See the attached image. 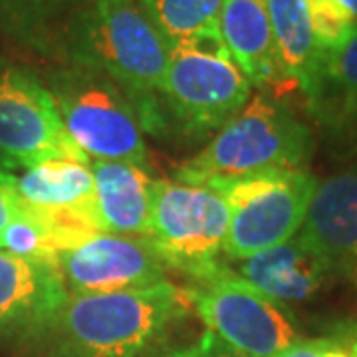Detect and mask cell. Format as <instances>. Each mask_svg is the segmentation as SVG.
I'll list each match as a JSON object with an SVG mask.
<instances>
[{"label": "cell", "mask_w": 357, "mask_h": 357, "mask_svg": "<svg viewBox=\"0 0 357 357\" xmlns=\"http://www.w3.org/2000/svg\"><path fill=\"white\" fill-rule=\"evenodd\" d=\"M344 135H347L349 137V145H351V149L357 153V117L351 121V126L345 129Z\"/></svg>", "instance_id": "obj_30"}, {"label": "cell", "mask_w": 357, "mask_h": 357, "mask_svg": "<svg viewBox=\"0 0 357 357\" xmlns=\"http://www.w3.org/2000/svg\"><path fill=\"white\" fill-rule=\"evenodd\" d=\"M157 357H199L197 354V347L192 345H185V347H175V349H169V351H163Z\"/></svg>", "instance_id": "obj_28"}, {"label": "cell", "mask_w": 357, "mask_h": 357, "mask_svg": "<svg viewBox=\"0 0 357 357\" xmlns=\"http://www.w3.org/2000/svg\"><path fill=\"white\" fill-rule=\"evenodd\" d=\"M187 312L185 292L169 280L70 296L36 349L46 357H157Z\"/></svg>", "instance_id": "obj_2"}, {"label": "cell", "mask_w": 357, "mask_h": 357, "mask_svg": "<svg viewBox=\"0 0 357 357\" xmlns=\"http://www.w3.org/2000/svg\"><path fill=\"white\" fill-rule=\"evenodd\" d=\"M0 250L18 258L58 264V246L44 222L26 206L24 201L20 204V213L2 232Z\"/></svg>", "instance_id": "obj_21"}, {"label": "cell", "mask_w": 357, "mask_h": 357, "mask_svg": "<svg viewBox=\"0 0 357 357\" xmlns=\"http://www.w3.org/2000/svg\"><path fill=\"white\" fill-rule=\"evenodd\" d=\"M318 183L306 169H292L206 185L217 189L229 204L222 255L229 260H244L296 236Z\"/></svg>", "instance_id": "obj_5"}, {"label": "cell", "mask_w": 357, "mask_h": 357, "mask_svg": "<svg viewBox=\"0 0 357 357\" xmlns=\"http://www.w3.org/2000/svg\"><path fill=\"white\" fill-rule=\"evenodd\" d=\"M314 117L344 133L357 117V30L340 50L326 52L316 88L306 98Z\"/></svg>", "instance_id": "obj_18"}, {"label": "cell", "mask_w": 357, "mask_h": 357, "mask_svg": "<svg viewBox=\"0 0 357 357\" xmlns=\"http://www.w3.org/2000/svg\"><path fill=\"white\" fill-rule=\"evenodd\" d=\"M335 337L347 347L349 356L357 357V324L356 326H349V328L340 330V333H337Z\"/></svg>", "instance_id": "obj_27"}, {"label": "cell", "mask_w": 357, "mask_h": 357, "mask_svg": "<svg viewBox=\"0 0 357 357\" xmlns=\"http://www.w3.org/2000/svg\"><path fill=\"white\" fill-rule=\"evenodd\" d=\"M229 204L206 185L155 181L149 241L169 268L203 280L222 262L229 232Z\"/></svg>", "instance_id": "obj_6"}, {"label": "cell", "mask_w": 357, "mask_h": 357, "mask_svg": "<svg viewBox=\"0 0 357 357\" xmlns=\"http://www.w3.org/2000/svg\"><path fill=\"white\" fill-rule=\"evenodd\" d=\"M250 96L252 84L232 60L225 42L171 50L163 109L183 135L204 137L220 129Z\"/></svg>", "instance_id": "obj_7"}, {"label": "cell", "mask_w": 357, "mask_h": 357, "mask_svg": "<svg viewBox=\"0 0 357 357\" xmlns=\"http://www.w3.org/2000/svg\"><path fill=\"white\" fill-rule=\"evenodd\" d=\"M206 330L250 357H276L298 342L288 310L238 278L227 264L183 288Z\"/></svg>", "instance_id": "obj_8"}, {"label": "cell", "mask_w": 357, "mask_h": 357, "mask_svg": "<svg viewBox=\"0 0 357 357\" xmlns=\"http://www.w3.org/2000/svg\"><path fill=\"white\" fill-rule=\"evenodd\" d=\"M14 187L26 204L42 211H76L96 215V185L89 163L48 161L14 175ZM100 222V220H98Z\"/></svg>", "instance_id": "obj_17"}, {"label": "cell", "mask_w": 357, "mask_h": 357, "mask_svg": "<svg viewBox=\"0 0 357 357\" xmlns=\"http://www.w3.org/2000/svg\"><path fill=\"white\" fill-rule=\"evenodd\" d=\"M96 185V215L103 232L149 238L155 181L126 161H89Z\"/></svg>", "instance_id": "obj_14"}, {"label": "cell", "mask_w": 357, "mask_h": 357, "mask_svg": "<svg viewBox=\"0 0 357 357\" xmlns=\"http://www.w3.org/2000/svg\"><path fill=\"white\" fill-rule=\"evenodd\" d=\"M64 128L89 161H126L147 167L143 128L123 89L103 72L66 64L44 84Z\"/></svg>", "instance_id": "obj_4"}, {"label": "cell", "mask_w": 357, "mask_h": 357, "mask_svg": "<svg viewBox=\"0 0 357 357\" xmlns=\"http://www.w3.org/2000/svg\"><path fill=\"white\" fill-rule=\"evenodd\" d=\"M4 68H6V66H0V74H2V70H4Z\"/></svg>", "instance_id": "obj_32"}, {"label": "cell", "mask_w": 357, "mask_h": 357, "mask_svg": "<svg viewBox=\"0 0 357 357\" xmlns=\"http://www.w3.org/2000/svg\"><path fill=\"white\" fill-rule=\"evenodd\" d=\"M52 52L114 79L133 103L141 128L167 129L163 88L171 48L141 0H93L58 30Z\"/></svg>", "instance_id": "obj_1"}, {"label": "cell", "mask_w": 357, "mask_h": 357, "mask_svg": "<svg viewBox=\"0 0 357 357\" xmlns=\"http://www.w3.org/2000/svg\"><path fill=\"white\" fill-rule=\"evenodd\" d=\"M89 2L93 0H24L18 42L38 52H52L54 34H58L56 26L60 24L62 28L72 14L88 6Z\"/></svg>", "instance_id": "obj_20"}, {"label": "cell", "mask_w": 357, "mask_h": 357, "mask_svg": "<svg viewBox=\"0 0 357 357\" xmlns=\"http://www.w3.org/2000/svg\"><path fill=\"white\" fill-rule=\"evenodd\" d=\"M68 298L58 264L0 252V342L36 349Z\"/></svg>", "instance_id": "obj_11"}, {"label": "cell", "mask_w": 357, "mask_h": 357, "mask_svg": "<svg viewBox=\"0 0 357 357\" xmlns=\"http://www.w3.org/2000/svg\"><path fill=\"white\" fill-rule=\"evenodd\" d=\"M141 4L171 50L222 42L218 24L222 0H141Z\"/></svg>", "instance_id": "obj_19"}, {"label": "cell", "mask_w": 357, "mask_h": 357, "mask_svg": "<svg viewBox=\"0 0 357 357\" xmlns=\"http://www.w3.org/2000/svg\"><path fill=\"white\" fill-rule=\"evenodd\" d=\"M70 296L139 290L167 280L169 264L149 238L98 232L58 255Z\"/></svg>", "instance_id": "obj_10"}, {"label": "cell", "mask_w": 357, "mask_h": 357, "mask_svg": "<svg viewBox=\"0 0 357 357\" xmlns=\"http://www.w3.org/2000/svg\"><path fill=\"white\" fill-rule=\"evenodd\" d=\"M22 199L14 187V173H0V238L4 229L20 213Z\"/></svg>", "instance_id": "obj_24"}, {"label": "cell", "mask_w": 357, "mask_h": 357, "mask_svg": "<svg viewBox=\"0 0 357 357\" xmlns=\"http://www.w3.org/2000/svg\"><path fill=\"white\" fill-rule=\"evenodd\" d=\"M16 169H20V167L16 165L10 157H6V155L0 151V173H14Z\"/></svg>", "instance_id": "obj_29"}, {"label": "cell", "mask_w": 357, "mask_h": 357, "mask_svg": "<svg viewBox=\"0 0 357 357\" xmlns=\"http://www.w3.org/2000/svg\"><path fill=\"white\" fill-rule=\"evenodd\" d=\"M0 151L24 169L66 159L89 163L68 135L48 88L28 70L8 66L0 74Z\"/></svg>", "instance_id": "obj_9"}, {"label": "cell", "mask_w": 357, "mask_h": 357, "mask_svg": "<svg viewBox=\"0 0 357 357\" xmlns=\"http://www.w3.org/2000/svg\"><path fill=\"white\" fill-rule=\"evenodd\" d=\"M314 151L310 129L280 103L255 93L177 171V181L211 185L266 171L306 169Z\"/></svg>", "instance_id": "obj_3"}, {"label": "cell", "mask_w": 357, "mask_h": 357, "mask_svg": "<svg viewBox=\"0 0 357 357\" xmlns=\"http://www.w3.org/2000/svg\"><path fill=\"white\" fill-rule=\"evenodd\" d=\"M333 2H337V4H342L344 8H347L349 13L354 14L357 18V0H333Z\"/></svg>", "instance_id": "obj_31"}, {"label": "cell", "mask_w": 357, "mask_h": 357, "mask_svg": "<svg viewBox=\"0 0 357 357\" xmlns=\"http://www.w3.org/2000/svg\"><path fill=\"white\" fill-rule=\"evenodd\" d=\"M314 36L324 52H335L356 34L357 18L333 0H306Z\"/></svg>", "instance_id": "obj_22"}, {"label": "cell", "mask_w": 357, "mask_h": 357, "mask_svg": "<svg viewBox=\"0 0 357 357\" xmlns=\"http://www.w3.org/2000/svg\"><path fill=\"white\" fill-rule=\"evenodd\" d=\"M218 24L227 50L255 88H278L288 82L264 0H222Z\"/></svg>", "instance_id": "obj_15"}, {"label": "cell", "mask_w": 357, "mask_h": 357, "mask_svg": "<svg viewBox=\"0 0 357 357\" xmlns=\"http://www.w3.org/2000/svg\"><path fill=\"white\" fill-rule=\"evenodd\" d=\"M22 2L24 0H0V28L20 40V28H22Z\"/></svg>", "instance_id": "obj_26"}, {"label": "cell", "mask_w": 357, "mask_h": 357, "mask_svg": "<svg viewBox=\"0 0 357 357\" xmlns=\"http://www.w3.org/2000/svg\"><path fill=\"white\" fill-rule=\"evenodd\" d=\"M276 357H351L335 335L319 340H298Z\"/></svg>", "instance_id": "obj_23"}, {"label": "cell", "mask_w": 357, "mask_h": 357, "mask_svg": "<svg viewBox=\"0 0 357 357\" xmlns=\"http://www.w3.org/2000/svg\"><path fill=\"white\" fill-rule=\"evenodd\" d=\"M300 234L333 276L357 286V163L318 183Z\"/></svg>", "instance_id": "obj_12"}, {"label": "cell", "mask_w": 357, "mask_h": 357, "mask_svg": "<svg viewBox=\"0 0 357 357\" xmlns=\"http://www.w3.org/2000/svg\"><path fill=\"white\" fill-rule=\"evenodd\" d=\"M197 354L199 357H250L230 347L229 344H225L222 340H218L215 333H211L208 330L199 337V342H195Z\"/></svg>", "instance_id": "obj_25"}, {"label": "cell", "mask_w": 357, "mask_h": 357, "mask_svg": "<svg viewBox=\"0 0 357 357\" xmlns=\"http://www.w3.org/2000/svg\"><path fill=\"white\" fill-rule=\"evenodd\" d=\"M272 26V34L278 50L282 72L288 82L298 86L310 96L319 70L324 64L326 52L321 50L314 36L306 0H264Z\"/></svg>", "instance_id": "obj_16"}, {"label": "cell", "mask_w": 357, "mask_h": 357, "mask_svg": "<svg viewBox=\"0 0 357 357\" xmlns=\"http://www.w3.org/2000/svg\"><path fill=\"white\" fill-rule=\"evenodd\" d=\"M230 262L238 278L278 304L306 302L333 276L328 262L300 232L278 246Z\"/></svg>", "instance_id": "obj_13"}]
</instances>
